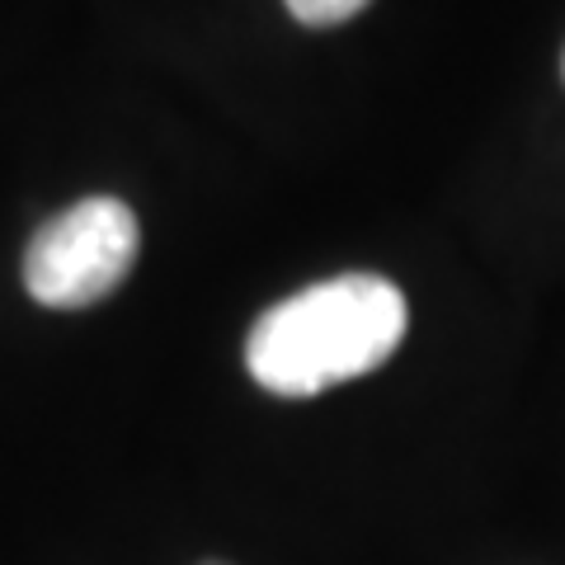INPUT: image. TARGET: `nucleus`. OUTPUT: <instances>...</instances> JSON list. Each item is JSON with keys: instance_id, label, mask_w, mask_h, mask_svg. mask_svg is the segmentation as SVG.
I'll list each match as a JSON object with an SVG mask.
<instances>
[{"instance_id": "obj_1", "label": "nucleus", "mask_w": 565, "mask_h": 565, "mask_svg": "<svg viewBox=\"0 0 565 565\" xmlns=\"http://www.w3.org/2000/svg\"><path fill=\"white\" fill-rule=\"evenodd\" d=\"M405 297L392 278L340 274L269 307L245 340V367L274 396H316L396 353Z\"/></svg>"}, {"instance_id": "obj_2", "label": "nucleus", "mask_w": 565, "mask_h": 565, "mask_svg": "<svg viewBox=\"0 0 565 565\" xmlns=\"http://www.w3.org/2000/svg\"><path fill=\"white\" fill-rule=\"evenodd\" d=\"M137 217L118 199H81L52 222L24 250V288L33 302L76 311L104 302L137 264Z\"/></svg>"}, {"instance_id": "obj_3", "label": "nucleus", "mask_w": 565, "mask_h": 565, "mask_svg": "<svg viewBox=\"0 0 565 565\" xmlns=\"http://www.w3.org/2000/svg\"><path fill=\"white\" fill-rule=\"evenodd\" d=\"M373 0H288V10L297 14V24H311V29H330V24H344L353 20L359 10H367Z\"/></svg>"}, {"instance_id": "obj_4", "label": "nucleus", "mask_w": 565, "mask_h": 565, "mask_svg": "<svg viewBox=\"0 0 565 565\" xmlns=\"http://www.w3.org/2000/svg\"><path fill=\"white\" fill-rule=\"evenodd\" d=\"M207 565H222V561H207Z\"/></svg>"}, {"instance_id": "obj_5", "label": "nucleus", "mask_w": 565, "mask_h": 565, "mask_svg": "<svg viewBox=\"0 0 565 565\" xmlns=\"http://www.w3.org/2000/svg\"><path fill=\"white\" fill-rule=\"evenodd\" d=\"M561 71H565V57H561Z\"/></svg>"}]
</instances>
